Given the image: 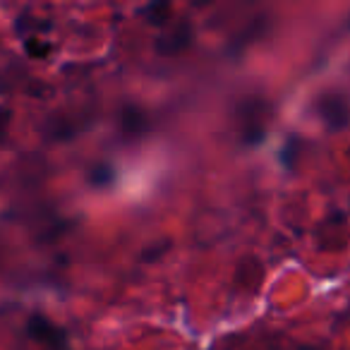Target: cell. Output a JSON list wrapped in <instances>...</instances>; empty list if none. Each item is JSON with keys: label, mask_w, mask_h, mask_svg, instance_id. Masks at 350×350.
Segmentation results:
<instances>
[{"label": "cell", "mask_w": 350, "mask_h": 350, "mask_svg": "<svg viewBox=\"0 0 350 350\" xmlns=\"http://www.w3.org/2000/svg\"><path fill=\"white\" fill-rule=\"evenodd\" d=\"M317 108V116L324 120V125L329 130L338 132V130H345L350 125V103L345 101V96L336 92H326L317 98L314 103Z\"/></svg>", "instance_id": "6da1fadb"}, {"label": "cell", "mask_w": 350, "mask_h": 350, "mask_svg": "<svg viewBox=\"0 0 350 350\" xmlns=\"http://www.w3.org/2000/svg\"><path fill=\"white\" fill-rule=\"evenodd\" d=\"M190 44H192V27L187 25V22H180L168 36H163V39L156 44V51L163 55H173V53L185 51Z\"/></svg>", "instance_id": "7a4b0ae2"}, {"label": "cell", "mask_w": 350, "mask_h": 350, "mask_svg": "<svg viewBox=\"0 0 350 350\" xmlns=\"http://www.w3.org/2000/svg\"><path fill=\"white\" fill-rule=\"evenodd\" d=\"M122 130L127 135H142L146 130V116L139 111V108H130L127 106L122 111Z\"/></svg>", "instance_id": "3957f363"}, {"label": "cell", "mask_w": 350, "mask_h": 350, "mask_svg": "<svg viewBox=\"0 0 350 350\" xmlns=\"http://www.w3.org/2000/svg\"><path fill=\"white\" fill-rule=\"evenodd\" d=\"M29 334L39 340H49V343H55V338H60L58 329H55L51 321H46L44 317H31L29 319Z\"/></svg>", "instance_id": "277c9868"}, {"label": "cell", "mask_w": 350, "mask_h": 350, "mask_svg": "<svg viewBox=\"0 0 350 350\" xmlns=\"http://www.w3.org/2000/svg\"><path fill=\"white\" fill-rule=\"evenodd\" d=\"M96 173L98 175H92V180L98 183V185H101V183H106V180H111V178H113V170L108 168V165H101V168H98Z\"/></svg>", "instance_id": "5b68a950"}]
</instances>
